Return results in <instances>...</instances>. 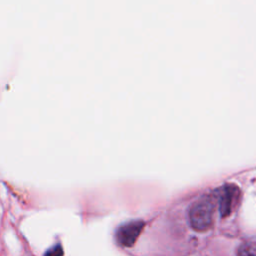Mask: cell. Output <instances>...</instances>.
Wrapping results in <instances>:
<instances>
[{"mask_svg":"<svg viewBox=\"0 0 256 256\" xmlns=\"http://www.w3.org/2000/svg\"><path fill=\"white\" fill-rule=\"evenodd\" d=\"M213 205L210 198L204 196L195 201L189 211L191 226L198 231H204L211 226Z\"/></svg>","mask_w":256,"mask_h":256,"instance_id":"cell-1","label":"cell"},{"mask_svg":"<svg viewBox=\"0 0 256 256\" xmlns=\"http://www.w3.org/2000/svg\"><path fill=\"white\" fill-rule=\"evenodd\" d=\"M144 227V222L137 220L131 221L126 224L120 226L116 232L117 241L125 247H131L138 236L140 235L142 229Z\"/></svg>","mask_w":256,"mask_h":256,"instance_id":"cell-2","label":"cell"},{"mask_svg":"<svg viewBox=\"0 0 256 256\" xmlns=\"http://www.w3.org/2000/svg\"><path fill=\"white\" fill-rule=\"evenodd\" d=\"M237 188L232 185L224 186L219 192V209L223 217L230 214L234 200L236 198Z\"/></svg>","mask_w":256,"mask_h":256,"instance_id":"cell-3","label":"cell"},{"mask_svg":"<svg viewBox=\"0 0 256 256\" xmlns=\"http://www.w3.org/2000/svg\"><path fill=\"white\" fill-rule=\"evenodd\" d=\"M238 256H256V243H245L238 249Z\"/></svg>","mask_w":256,"mask_h":256,"instance_id":"cell-4","label":"cell"},{"mask_svg":"<svg viewBox=\"0 0 256 256\" xmlns=\"http://www.w3.org/2000/svg\"><path fill=\"white\" fill-rule=\"evenodd\" d=\"M63 255V250L61 248L60 245L54 246L52 247L49 251H47V253L45 254V256H62Z\"/></svg>","mask_w":256,"mask_h":256,"instance_id":"cell-5","label":"cell"}]
</instances>
